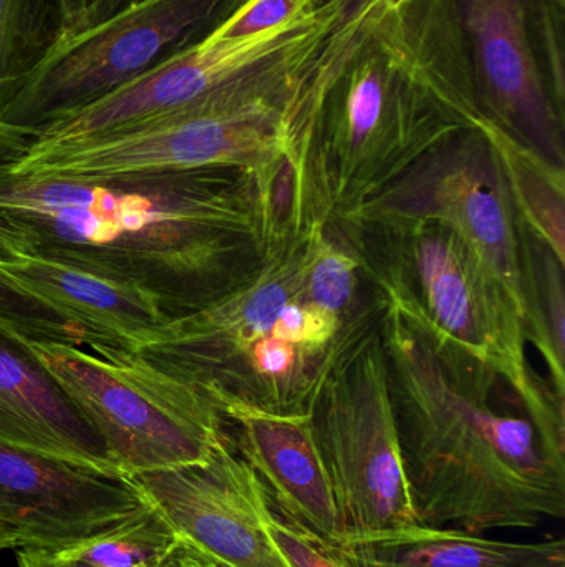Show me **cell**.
I'll list each match as a JSON object with an SVG mask.
<instances>
[{
	"instance_id": "cell-1",
	"label": "cell",
	"mask_w": 565,
	"mask_h": 567,
	"mask_svg": "<svg viewBox=\"0 0 565 567\" xmlns=\"http://www.w3.org/2000/svg\"><path fill=\"white\" fill-rule=\"evenodd\" d=\"M488 118L453 0H358L287 116L291 226L344 223L454 133Z\"/></svg>"
},
{
	"instance_id": "cell-2",
	"label": "cell",
	"mask_w": 565,
	"mask_h": 567,
	"mask_svg": "<svg viewBox=\"0 0 565 567\" xmlns=\"http://www.w3.org/2000/svg\"><path fill=\"white\" fill-rule=\"evenodd\" d=\"M0 156V218L53 259L155 293L186 316L278 238L254 176L206 168L86 179L15 176Z\"/></svg>"
},
{
	"instance_id": "cell-3",
	"label": "cell",
	"mask_w": 565,
	"mask_h": 567,
	"mask_svg": "<svg viewBox=\"0 0 565 567\" xmlns=\"http://www.w3.org/2000/svg\"><path fill=\"white\" fill-rule=\"evenodd\" d=\"M401 463L418 525L468 533L531 529L565 516V463L526 415L498 412L504 383L438 346L378 297Z\"/></svg>"
},
{
	"instance_id": "cell-4",
	"label": "cell",
	"mask_w": 565,
	"mask_h": 567,
	"mask_svg": "<svg viewBox=\"0 0 565 567\" xmlns=\"http://www.w3.org/2000/svg\"><path fill=\"white\" fill-rule=\"evenodd\" d=\"M355 233L362 272L378 297L438 346L490 369L516 396L544 452L565 463V402L531 369L523 317L486 265L437 223L372 225Z\"/></svg>"
},
{
	"instance_id": "cell-5",
	"label": "cell",
	"mask_w": 565,
	"mask_h": 567,
	"mask_svg": "<svg viewBox=\"0 0 565 567\" xmlns=\"http://www.w3.org/2000/svg\"><path fill=\"white\" fill-rule=\"evenodd\" d=\"M357 0H335L282 29L218 42L209 37L145 75L40 130L33 142L60 143L129 132L199 109L291 112L302 80Z\"/></svg>"
},
{
	"instance_id": "cell-6",
	"label": "cell",
	"mask_w": 565,
	"mask_h": 567,
	"mask_svg": "<svg viewBox=\"0 0 565 567\" xmlns=\"http://www.w3.org/2000/svg\"><path fill=\"white\" fill-rule=\"evenodd\" d=\"M27 343L102 436L123 478L206 462L228 433L205 389L133 350Z\"/></svg>"
},
{
	"instance_id": "cell-7",
	"label": "cell",
	"mask_w": 565,
	"mask_h": 567,
	"mask_svg": "<svg viewBox=\"0 0 565 567\" xmlns=\"http://www.w3.org/2000/svg\"><path fill=\"white\" fill-rule=\"evenodd\" d=\"M307 413L345 545L418 525L401 463L378 302L348 323L347 339Z\"/></svg>"
},
{
	"instance_id": "cell-8",
	"label": "cell",
	"mask_w": 565,
	"mask_h": 567,
	"mask_svg": "<svg viewBox=\"0 0 565 567\" xmlns=\"http://www.w3.org/2000/svg\"><path fill=\"white\" fill-rule=\"evenodd\" d=\"M289 165L287 113L195 109L129 132L76 142L30 143L6 163L15 176L96 179L231 168L254 176L278 229Z\"/></svg>"
},
{
	"instance_id": "cell-9",
	"label": "cell",
	"mask_w": 565,
	"mask_h": 567,
	"mask_svg": "<svg viewBox=\"0 0 565 567\" xmlns=\"http://www.w3.org/2000/svg\"><path fill=\"white\" fill-rule=\"evenodd\" d=\"M244 0H136L83 29H59L0 122L40 130L201 42Z\"/></svg>"
},
{
	"instance_id": "cell-10",
	"label": "cell",
	"mask_w": 565,
	"mask_h": 567,
	"mask_svg": "<svg viewBox=\"0 0 565 567\" xmlns=\"http://www.w3.org/2000/svg\"><path fill=\"white\" fill-rule=\"evenodd\" d=\"M437 223L457 235L503 284L524 322L521 229L490 140L461 130L435 146L341 225Z\"/></svg>"
},
{
	"instance_id": "cell-11",
	"label": "cell",
	"mask_w": 565,
	"mask_h": 567,
	"mask_svg": "<svg viewBox=\"0 0 565 567\" xmlns=\"http://www.w3.org/2000/svg\"><path fill=\"white\" fill-rule=\"evenodd\" d=\"M307 225L272 239L241 278L199 309L172 319L136 353L196 385L242 395L252 347L271 336L287 303L305 300Z\"/></svg>"
},
{
	"instance_id": "cell-12",
	"label": "cell",
	"mask_w": 565,
	"mask_h": 567,
	"mask_svg": "<svg viewBox=\"0 0 565 567\" xmlns=\"http://www.w3.org/2000/svg\"><path fill=\"white\" fill-rule=\"evenodd\" d=\"M128 480L182 543L219 567H291L269 536L268 493L229 433L206 462Z\"/></svg>"
},
{
	"instance_id": "cell-13",
	"label": "cell",
	"mask_w": 565,
	"mask_h": 567,
	"mask_svg": "<svg viewBox=\"0 0 565 567\" xmlns=\"http://www.w3.org/2000/svg\"><path fill=\"white\" fill-rule=\"evenodd\" d=\"M484 115L508 135L565 165V112L537 55L533 0H453Z\"/></svg>"
},
{
	"instance_id": "cell-14",
	"label": "cell",
	"mask_w": 565,
	"mask_h": 567,
	"mask_svg": "<svg viewBox=\"0 0 565 567\" xmlns=\"http://www.w3.org/2000/svg\"><path fill=\"white\" fill-rule=\"evenodd\" d=\"M148 509L129 480L0 443V523L19 548H72Z\"/></svg>"
},
{
	"instance_id": "cell-15",
	"label": "cell",
	"mask_w": 565,
	"mask_h": 567,
	"mask_svg": "<svg viewBox=\"0 0 565 567\" xmlns=\"http://www.w3.org/2000/svg\"><path fill=\"white\" fill-rule=\"evenodd\" d=\"M201 389L234 429L232 445L264 486L272 512L337 555L344 532L308 413H275L219 386Z\"/></svg>"
},
{
	"instance_id": "cell-16",
	"label": "cell",
	"mask_w": 565,
	"mask_h": 567,
	"mask_svg": "<svg viewBox=\"0 0 565 567\" xmlns=\"http://www.w3.org/2000/svg\"><path fill=\"white\" fill-rule=\"evenodd\" d=\"M0 443L123 478L102 436L40 365L27 339L2 327Z\"/></svg>"
},
{
	"instance_id": "cell-17",
	"label": "cell",
	"mask_w": 565,
	"mask_h": 567,
	"mask_svg": "<svg viewBox=\"0 0 565 567\" xmlns=\"http://www.w3.org/2000/svg\"><path fill=\"white\" fill-rule=\"evenodd\" d=\"M0 275L112 349L138 352L172 320L148 290L42 256L0 261Z\"/></svg>"
},
{
	"instance_id": "cell-18",
	"label": "cell",
	"mask_w": 565,
	"mask_h": 567,
	"mask_svg": "<svg viewBox=\"0 0 565 567\" xmlns=\"http://www.w3.org/2000/svg\"><path fill=\"white\" fill-rule=\"evenodd\" d=\"M337 556L348 567H565V542H501L415 525L347 543Z\"/></svg>"
},
{
	"instance_id": "cell-19",
	"label": "cell",
	"mask_w": 565,
	"mask_h": 567,
	"mask_svg": "<svg viewBox=\"0 0 565 567\" xmlns=\"http://www.w3.org/2000/svg\"><path fill=\"white\" fill-rule=\"evenodd\" d=\"M478 130L496 153L517 218L565 266V172L490 118Z\"/></svg>"
},
{
	"instance_id": "cell-20",
	"label": "cell",
	"mask_w": 565,
	"mask_h": 567,
	"mask_svg": "<svg viewBox=\"0 0 565 567\" xmlns=\"http://www.w3.org/2000/svg\"><path fill=\"white\" fill-rule=\"evenodd\" d=\"M524 329L546 363L551 389L565 402V266L520 221Z\"/></svg>"
},
{
	"instance_id": "cell-21",
	"label": "cell",
	"mask_w": 565,
	"mask_h": 567,
	"mask_svg": "<svg viewBox=\"0 0 565 567\" xmlns=\"http://www.w3.org/2000/svg\"><path fill=\"white\" fill-rule=\"evenodd\" d=\"M59 30L52 0H0V112Z\"/></svg>"
},
{
	"instance_id": "cell-22",
	"label": "cell",
	"mask_w": 565,
	"mask_h": 567,
	"mask_svg": "<svg viewBox=\"0 0 565 567\" xmlns=\"http://www.w3.org/2000/svg\"><path fill=\"white\" fill-rule=\"evenodd\" d=\"M178 546L175 529L149 506L113 532L55 553L96 567H155L168 561Z\"/></svg>"
},
{
	"instance_id": "cell-23",
	"label": "cell",
	"mask_w": 565,
	"mask_h": 567,
	"mask_svg": "<svg viewBox=\"0 0 565 567\" xmlns=\"http://www.w3.org/2000/svg\"><path fill=\"white\" fill-rule=\"evenodd\" d=\"M360 258L335 243L328 235V223L312 219L307 225L304 259L305 302L348 322L354 313L358 290Z\"/></svg>"
},
{
	"instance_id": "cell-24",
	"label": "cell",
	"mask_w": 565,
	"mask_h": 567,
	"mask_svg": "<svg viewBox=\"0 0 565 567\" xmlns=\"http://www.w3.org/2000/svg\"><path fill=\"white\" fill-rule=\"evenodd\" d=\"M0 327L27 340L63 342L95 349L102 346L92 333L0 275ZM105 347V346H103Z\"/></svg>"
},
{
	"instance_id": "cell-25",
	"label": "cell",
	"mask_w": 565,
	"mask_h": 567,
	"mask_svg": "<svg viewBox=\"0 0 565 567\" xmlns=\"http://www.w3.org/2000/svg\"><path fill=\"white\" fill-rule=\"evenodd\" d=\"M315 9L314 0H244L208 37L218 42H228L262 35L299 22Z\"/></svg>"
},
{
	"instance_id": "cell-26",
	"label": "cell",
	"mask_w": 565,
	"mask_h": 567,
	"mask_svg": "<svg viewBox=\"0 0 565 567\" xmlns=\"http://www.w3.org/2000/svg\"><path fill=\"white\" fill-rule=\"evenodd\" d=\"M344 320L305 300L287 303L275 320L271 336L302 349L324 352L334 347L345 327Z\"/></svg>"
},
{
	"instance_id": "cell-27",
	"label": "cell",
	"mask_w": 565,
	"mask_h": 567,
	"mask_svg": "<svg viewBox=\"0 0 565 567\" xmlns=\"http://www.w3.org/2000/svg\"><path fill=\"white\" fill-rule=\"evenodd\" d=\"M269 536L274 542L285 561L291 567H348L338 558L335 553L328 551L324 546L318 545L314 539L308 538L305 533L299 532L291 523L269 512L268 519Z\"/></svg>"
},
{
	"instance_id": "cell-28",
	"label": "cell",
	"mask_w": 565,
	"mask_h": 567,
	"mask_svg": "<svg viewBox=\"0 0 565 567\" xmlns=\"http://www.w3.org/2000/svg\"><path fill=\"white\" fill-rule=\"evenodd\" d=\"M19 567H96L76 559L63 558L55 551L39 548H17Z\"/></svg>"
},
{
	"instance_id": "cell-29",
	"label": "cell",
	"mask_w": 565,
	"mask_h": 567,
	"mask_svg": "<svg viewBox=\"0 0 565 567\" xmlns=\"http://www.w3.org/2000/svg\"><path fill=\"white\" fill-rule=\"evenodd\" d=\"M22 256H32L29 241L6 219L0 218V261H12Z\"/></svg>"
},
{
	"instance_id": "cell-30",
	"label": "cell",
	"mask_w": 565,
	"mask_h": 567,
	"mask_svg": "<svg viewBox=\"0 0 565 567\" xmlns=\"http://www.w3.org/2000/svg\"><path fill=\"white\" fill-rule=\"evenodd\" d=\"M33 140H35V135L29 130L15 128V126L0 122V156L17 158L20 153L29 148Z\"/></svg>"
},
{
	"instance_id": "cell-31",
	"label": "cell",
	"mask_w": 565,
	"mask_h": 567,
	"mask_svg": "<svg viewBox=\"0 0 565 567\" xmlns=\"http://www.w3.org/2000/svg\"><path fill=\"white\" fill-rule=\"evenodd\" d=\"M92 0H52L59 29H75Z\"/></svg>"
},
{
	"instance_id": "cell-32",
	"label": "cell",
	"mask_w": 565,
	"mask_h": 567,
	"mask_svg": "<svg viewBox=\"0 0 565 567\" xmlns=\"http://www.w3.org/2000/svg\"><path fill=\"white\" fill-rule=\"evenodd\" d=\"M132 2H136V0H92L75 29L95 25V23L102 22L106 17L113 16V13L118 12L119 9Z\"/></svg>"
},
{
	"instance_id": "cell-33",
	"label": "cell",
	"mask_w": 565,
	"mask_h": 567,
	"mask_svg": "<svg viewBox=\"0 0 565 567\" xmlns=\"http://www.w3.org/2000/svg\"><path fill=\"white\" fill-rule=\"evenodd\" d=\"M172 556H175V561L178 563L179 567H219L215 561L182 543L181 539H179L178 549Z\"/></svg>"
},
{
	"instance_id": "cell-34",
	"label": "cell",
	"mask_w": 565,
	"mask_h": 567,
	"mask_svg": "<svg viewBox=\"0 0 565 567\" xmlns=\"http://www.w3.org/2000/svg\"><path fill=\"white\" fill-rule=\"evenodd\" d=\"M17 548H19V538H17L15 533L10 532L6 525L0 523V551Z\"/></svg>"
},
{
	"instance_id": "cell-35",
	"label": "cell",
	"mask_w": 565,
	"mask_h": 567,
	"mask_svg": "<svg viewBox=\"0 0 565 567\" xmlns=\"http://www.w3.org/2000/svg\"><path fill=\"white\" fill-rule=\"evenodd\" d=\"M408 2H410V0H381V3H384L385 9L388 10L401 9V7H404L405 3Z\"/></svg>"
},
{
	"instance_id": "cell-36",
	"label": "cell",
	"mask_w": 565,
	"mask_h": 567,
	"mask_svg": "<svg viewBox=\"0 0 565 567\" xmlns=\"http://www.w3.org/2000/svg\"><path fill=\"white\" fill-rule=\"evenodd\" d=\"M175 555V553H172ZM155 567H179L178 563L175 561V556H171V558L168 559V561L163 563V565L155 566Z\"/></svg>"
},
{
	"instance_id": "cell-37",
	"label": "cell",
	"mask_w": 565,
	"mask_h": 567,
	"mask_svg": "<svg viewBox=\"0 0 565 567\" xmlns=\"http://www.w3.org/2000/svg\"><path fill=\"white\" fill-rule=\"evenodd\" d=\"M335 2V0H314L315 7L325 6V3Z\"/></svg>"
}]
</instances>
